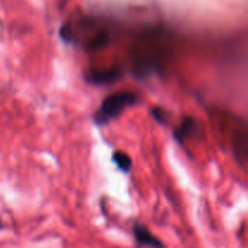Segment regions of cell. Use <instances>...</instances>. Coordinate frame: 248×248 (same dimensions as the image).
<instances>
[{"instance_id": "6da1fadb", "label": "cell", "mask_w": 248, "mask_h": 248, "mask_svg": "<svg viewBox=\"0 0 248 248\" xmlns=\"http://www.w3.org/2000/svg\"><path fill=\"white\" fill-rule=\"evenodd\" d=\"M138 102L137 93L132 91H118L108 94L93 115L97 125H107L118 119L124 111Z\"/></svg>"}, {"instance_id": "7a4b0ae2", "label": "cell", "mask_w": 248, "mask_h": 248, "mask_svg": "<svg viewBox=\"0 0 248 248\" xmlns=\"http://www.w3.org/2000/svg\"><path fill=\"white\" fill-rule=\"evenodd\" d=\"M133 235L140 246L149 247V248H165L164 244L160 239H157L145 225L136 223L133 225Z\"/></svg>"}, {"instance_id": "3957f363", "label": "cell", "mask_w": 248, "mask_h": 248, "mask_svg": "<svg viewBox=\"0 0 248 248\" xmlns=\"http://www.w3.org/2000/svg\"><path fill=\"white\" fill-rule=\"evenodd\" d=\"M199 131V124L191 116H186L183 119L178 127L174 130V140L179 143V144H184L189 138L193 137L195 133Z\"/></svg>"}, {"instance_id": "277c9868", "label": "cell", "mask_w": 248, "mask_h": 248, "mask_svg": "<svg viewBox=\"0 0 248 248\" xmlns=\"http://www.w3.org/2000/svg\"><path fill=\"white\" fill-rule=\"evenodd\" d=\"M121 73L119 70L110 69V70H92L91 73L86 75V79L90 82L96 85L102 84H111L116 81L120 78Z\"/></svg>"}, {"instance_id": "5b68a950", "label": "cell", "mask_w": 248, "mask_h": 248, "mask_svg": "<svg viewBox=\"0 0 248 248\" xmlns=\"http://www.w3.org/2000/svg\"><path fill=\"white\" fill-rule=\"evenodd\" d=\"M111 160L114 161V164L118 166V169L120 171L125 172V173H128L132 169V159L130 157V155H127L126 153L120 152V150H115L113 153V156H111Z\"/></svg>"}, {"instance_id": "8992f818", "label": "cell", "mask_w": 248, "mask_h": 248, "mask_svg": "<svg viewBox=\"0 0 248 248\" xmlns=\"http://www.w3.org/2000/svg\"><path fill=\"white\" fill-rule=\"evenodd\" d=\"M152 115L153 118L160 124H166L167 116H169L166 114V111H165L162 108H160V107H154V108L152 109Z\"/></svg>"}]
</instances>
